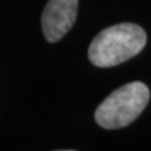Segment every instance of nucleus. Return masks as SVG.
<instances>
[{"instance_id": "f03ea898", "label": "nucleus", "mask_w": 151, "mask_h": 151, "mask_svg": "<svg viewBox=\"0 0 151 151\" xmlns=\"http://www.w3.org/2000/svg\"><path fill=\"white\" fill-rule=\"evenodd\" d=\"M148 101L150 90L144 83H129L104 99L95 111V122L104 129H122L140 116Z\"/></svg>"}, {"instance_id": "7ed1b4c3", "label": "nucleus", "mask_w": 151, "mask_h": 151, "mask_svg": "<svg viewBox=\"0 0 151 151\" xmlns=\"http://www.w3.org/2000/svg\"><path fill=\"white\" fill-rule=\"evenodd\" d=\"M78 0H49L42 13V31L48 42H58L74 25Z\"/></svg>"}, {"instance_id": "f257e3e1", "label": "nucleus", "mask_w": 151, "mask_h": 151, "mask_svg": "<svg viewBox=\"0 0 151 151\" xmlns=\"http://www.w3.org/2000/svg\"><path fill=\"white\" fill-rule=\"evenodd\" d=\"M146 31L132 22L105 28L92 39L88 59L97 67H113L134 58L146 46Z\"/></svg>"}]
</instances>
